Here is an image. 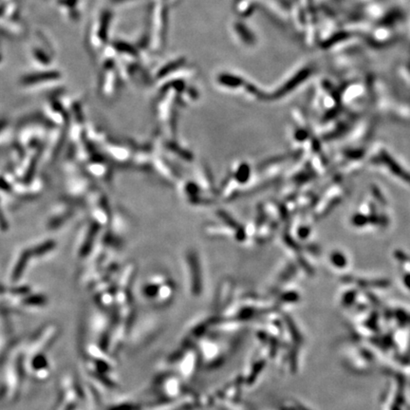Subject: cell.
I'll return each instance as SVG.
<instances>
[{
  "label": "cell",
  "instance_id": "cell-1",
  "mask_svg": "<svg viewBox=\"0 0 410 410\" xmlns=\"http://www.w3.org/2000/svg\"><path fill=\"white\" fill-rule=\"evenodd\" d=\"M380 159L383 162H385L389 169L391 170V172L394 173L396 176L400 177L401 179H404L408 184H410V175L408 172H406L397 162H395L389 154H387L386 152H382L380 155Z\"/></svg>",
  "mask_w": 410,
  "mask_h": 410
},
{
  "label": "cell",
  "instance_id": "cell-2",
  "mask_svg": "<svg viewBox=\"0 0 410 410\" xmlns=\"http://www.w3.org/2000/svg\"><path fill=\"white\" fill-rule=\"evenodd\" d=\"M332 261L337 267H344L346 264V260H345L344 255H342L341 253H338V252H336V253L332 255Z\"/></svg>",
  "mask_w": 410,
  "mask_h": 410
},
{
  "label": "cell",
  "instance_id": "cell-3",
  "mask_svg": "<svg viewBox=\"0 0 410 410\" xmlns=\"http://www.w3.org/2000/svg\"><path fill=\"white\" fill-rule=\"evenodd\" d=\"M352 221L356 226H363L367 224L368 218L367 216H362V215H356L352 218Z\"/></svg>",
  "mask_w": 410,
  "mask_h": 410
},
{
  "label": "cell",
  "instance_id": "cell-4",
  "mask_svg": "<svg viewBox=\"0 0 410 410\" xmlns=\"http://www.w3.org/2000/svg\"><path fill=\"white\" fill-rule=\"evenodd\" d=\"M307 137H308V135H307V133L305 132V131H298L296 134H295V138L297 139V140H304L307 139Z\"/></svg>",
  "mask_w": 410,
  "mask_h": 410
},
{
  "label": "cell",
  "instance_id": "cell-5",
  "mask_svg": "<svg viewBox=\"0 0 410 410\" xmlns=\"http://www.w3.org/2000/svg\"><path fill=\"white\" fill-rule=\"evenodd\" d=\"M309 232H310V230L307 229V228L301 229V230L299 231V236H300L301 238H306V237L309 235Z\"/></svg>",
  "mask_w": 410,
  "mask_h": 410
}]
</instances>
